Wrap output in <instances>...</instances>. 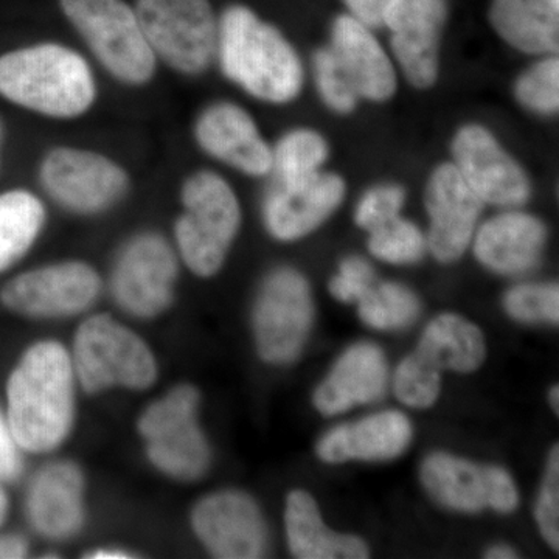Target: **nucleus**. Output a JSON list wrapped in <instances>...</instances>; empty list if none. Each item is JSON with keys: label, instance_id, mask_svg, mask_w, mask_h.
Instances as JSON below:
<instances>
[{"label": "nucleus", "instance_id": "f257e3e1", "mask_svg": "<svg viewBox=\"0 0 559 559\" xmlns=\"http://www.w3.org/2000/svg\"><path fill=\"white\" fill-rule=\"evenodd\" d=\"M79 388L70 349L60 341H38L22 353L7 382L5 407L22 450H60L75 428Z\"/></svg>", "mask_w": 559, "mask_h": 559}, {"label": "nucleus", "instance_id": "f03ea898", "mask_svg": "<svg viewBox=\"0 0 559 559\" xmlns=\"http://www.w3.org/2000/svg\"><path fill=\"white\" fill-rule=\"evenodd\" d=\"M215 62L224 79L266 105H289L304 91L299 51L280 28L240 3L221 14Z\"/></svg>", "mask_w": 559, "mask_h": 559}, {"label": "nucleus", "instance_id": "7ed1b4c3", "mask_svg": "<svg viewBox=\"0 0 559 559\" xmlns=\"http://www.w3.org/2000/svg\"><path fill=\"white\" fill-rule=\"evenodd\" d=\"M0 95L38 116L73 120L94 108L98 87L80 51L39 43L0 57Z\"/></svg>", "mask_w": 559, "mask_h": 559}, {"label": "nucleus", "instance_id": "20e7f679", "mask_svg": "<svg viewBox=\"0 0 559 559\" xmlns=\"http://www.w3.org/2000/svg\"><path fill=\"white\" fill-rule=\"evenodd\" d=\"M179 201L182 212L173 227V245L180 263L197 277H215L240 234V200L219 173L198 170L183 179Z\"/></svg>", "mask_w": 559, "mask_h": 559}, {"label": "nucleus", "instance_id": "39448f33", "mask_svg": "<svg viewBox=\"0 0 559 559\" xmlns=\"http://www.w3.org/2000/svg\"><path fill=\"white\" fill-rule=\"evenodd\" d=\"M76 381L91 395L112 389L145 392L159 378L148 342L108 312L81 320L70 348Z\"/></svg>", "mask_w": 559, "mask_h": 559}, {"label": "nucleus", "instance_id": "423d86ee", "mask_svg": "<svg viewBox=\"0 0 559 559\" xmlns=\"http://www.w3.org/2000/svg\"><path fill=\"white\" fill-rule=\"evenodd\" d=\"M201 392L179 382L151 401L138 418L146 460L167 479L197 481L212 465V448L200 423Z\"/></svg>", "mask_w": 559, "mask_h": 559}, {"label": "nucleus", "instance_id": "0eeeda50", "mask_svg": "<svg viewBox=\"0 0 559 559\" xmlns=\"http://www.w3.org/2000/svg\"><path fill=\"white\" fill-rule=\"evenodd\" d=\"M95 60L124 86L142 87L156 76L157 62L135 10L124 0H60Z\"/></svg>", "mask_w": 559, "mask_h": 559}, {"label": "nucleus", "instance_id": "6e6552de", "mask_svg": "<svg viewBox=\"0 0 559 559\" xmlns=\"http://www.w3.org/2000/svg\"><path fill=\"white\" fill-rule=\"evenodd\" d=\"M487 356L484 334L457 314H441L429 323L417 349L400 364L393 389L401 403L417 409L432 406L440 395L444 370L469 373Z\"/></svg>", "mask_w": 559, "mask_h": 559}, {"label": "nucleus", "instance_id": "1a4fd4ad", "mask_svg": "<svg viewBox=\"0 0 559 559\" xmlns=\"http://www.w3.org/2000/svg\"><path fill=\"white\" fill-rule=\"evenodd\" d=\"M134 10L157 62L183 76L212 68L219 20L209 0H138Z\"/></svg>", "mask_w": 559, "mask_h": 559}, {"label": "nucleus", "instance_id": "9d476101", "mask_svg": "<svg viewBox=\"0 0 559 559\" xmlns=\"http://www.w3.org/2000/svg\"><path fill=\"white\" fill-rule=\"evenodd\" d=\"M180 264L178 250L160 231H138L120 246L114 259L110 296L130 318H160L175 304Z\"/></svg>", "mask_w": 559, "mask_h": 559}, {"label": "nucleus", "instance_id": "9b49d317", "mask_svg": "<svg viewBox=\"0 0 559 559\" xmlns=\"http://www.w3.org/2000/svg\"><path fill=\"white\" fill-rule=\"evenodd\" d=\"M39 183L58 207L83 218L105 215L131 190L127 168L100 151L60 145L39 164Z\"/></svg>", "mask_w": 559, "mask_h": 559}, {"label": "nucleus", "instance_id": "f8f14e48", "mask_svg": "<svg viewBox=\"0 0 559 559\" xmlns=\"http://www.w3.org/2000/svg\"><path fill=\"white\" fill-rule=\"evenodd\" d=\"M314 319L310 283L294 267L271 271L253 305V336L260 358L274 366L300 355Z\"/></svg>", "mask_w": 559, "mask_h": 559}, {"label": "nucleus", "instance_id": "ddd939ff", "mask_svg": "<svg viewBox=\"0 0 559 559\" xmlns=\"http://www.w3.org/2000/svg\"><path fill=\"white\" fill-rule=\"evenodd\" d=\"M102 290V275L95 266L84 260H61L11 278L0 300L24 318L58 320L90 311Z\"/></svg>", "mask_w": 559, "mask_h": 559}, {"label": "nucleus", "instance_id": "4468645a", "mask_svg": "<svg viewBox=\"0 0 559 559\" xmlns=\"http://www.w3.org/2000/svg\"><path fill=\"white\" fill-rule=\"evenodd\" d=\"M452 164L485 204L520 209L532 198V179L520 160L480 123H466L451 140Z\"/></svg>", "mask_w": 559, "mask_h": 559}, {"label": "nucleus", "instance_id": "2eb2a0df", "mask_svg": "<svg viewBox=\"0 0 559 559\" xmlns=\"http://www.w3.org/2000/svg\"><path fill=\"white\" fill-rule=\"evenodd\" d=\"M448 0H390L382 27L390 33L393 61L415 90H430L440 75L441 33Z\"/></svg>", "mask_w": 559, "mask_h": 559}, {"label": "nucleus", "instance_id": "dca6fc26", "mask_svg": "<svg viewBox=\"0 0 559 559\" xmlns=\"http://www.w3.org/2000/svg\"><path fill=\"white\" fill-rule=\"evenodd\" d=\"M190 525L212 557L255 559L266 554L267 527L259 503L237 489H223L198 500Z\"/></svg>", "mask_w": 559, "mask_h": 559}, {"label": "nucleus", "instance_id": "f3484780", "mask_svg": "<svg viewBox=\"0 0 559 559\" xmlns=\"http://www.w3.org/2000/svg\"><path fill=\"white\" fill-rule=\"evenodd\" d=\"M421 480L437 502L463 513L492 509L507 514L520 506L516 485L498 466H480L439 452L423 463Z\"/></svg>", "mask_w": 559, "mask_h": 559}, {"label": "nucleus", "instance_id": "a211bd4d", "mask_svg": "<svg viewBox=\"0 0 559 559\" xmlns=\"http://www.w3.org/2000/svg\"><path fill=\"white\" fill-rule=\"evenodd\" d=\"M86 488V476L73 460H51L33 474L25 495V514L40 538L68 543L83 532Z\"/></svg>", "mask_w": 559, "mask_h": 559}, {"label": "nucleus", "instance_id": "6ab92c4d", "mask_svg": "<svg viewBox=\"0 0 559 559\" xmlns=\"http://www.w3.org/2000/svg\"><path fill=\"white\" fill-rule=\"evenodd\" d=\"M428 249L440 263H454L473 242L485 202L452 162L437 165L426 182Z\"/></svg>", "mask_w": 559, "mask_h": 559}, {"label": "nucleus", "instance_id": "aec40b11", "mask_svg": "<svg viewBox=\"0 0 559 559\" xmlns=\"http://www.w3.org/2000/svg\"><path fill=\"white\" fill-rule=\"evenodd\" d=\"M193 138L205 156L249 178H266L272 145L248 109L231 100L209 103L193 124Z\"/></svg>", "mask_w": 559, "mask_h": 559}, {"label": "nucleus", "instance_id": "412c9836", "mask_svg": "<svg viewBox=\"0 0 559 559\" xmlns=\"http://www.w3.org/2000/svg\"><path fill=\"white\" fill-rule=\"evenodd\" d=\"M345 194V179L333 171L323 170L297 182L272 180L261 201V218L274 240L299 241L341 207Z\"/></svg>", "mask_w": 559, "mask_h": 559}, {"label": "nucleus", "instance_id": "4be33fe9", "mask_svg": "<svg viewBox=\"0 0 559 559\" xmlns=\"http://www.w3.org/2000/svg\"><path fill=\"white\" fill-rule=\"evenodd\" d=\"M329 47L360 100L385 103L396 94L395 61L369 25L349 13L340 14L331 24Z\"/></svg>", "mask_w": 559, "mask_h": 559}, {"label": "nucleus", "instance_id": "5701e85b", "mask_svg": "<svg viewBox=\"0 0 559 559\" xmlns=\"http://www.w3.org/2000/svg\"><path fill=\"white\" fill-rule=\"evenodd\" d=\"M473 241L474 255L481 266L500 275H520L539 263L547 227L532 213L507 209L485 221Z\"/></svg>", "mask_w": 559, "mask_h": 559}, {"label": "nucleus", "instance_id": "b1692460", "mask_svg": "<svg viewBox=\"0 0 559 559\" xmlns=\"http://www.w3.org/2000/svg\"><path fill=\"white\" fill-rule=\"evenodd\" d=\"M388 384V364L377 345H353L337 360L314 393L316 409L326 417L381 399Z\"/></svg>", "mask_w": 559, "mask_h": 559}, {"label": "nucleus", "instance_id": "393cba45", "mask_svg": "<svg viewBox=\"0 0 559 559\" xmlns=\"http://www.w3.org/2000/svg\"><path fill=\"white\" fill-rule=\"evenodd\" d=\"M411 440L409 418L401 412L389 411L330 430L319 441L318 455L326 463L390 460L403 454Z\"/></svg>", "mask_w": 559, "mask_h": 559}, {"label": "nucleus", "instance_id": "a878e982", "mask_svg": "<svg viewBox=\"0 0 559 559\" xmlns=\"http://www.w3.org/2000/svg\"><path fill=\"white\" fill-rule=\"evenodd\" d=\"M488 20L499 38L521 53H558L559 5L550 0H491Z\"/></svg>", "mask_w": 559, "mask_h": 559}, {"label": "nucleus", "instance_id": "bb28decb", "mask_svg": "<svg viewBox=\"0 0 559 559\" xmlns=\"http://www.w3.org/2000/svg\"><path fill=\"white\" fill-rule=\"evenodd\" d=\"M286 536L290 554L300 559H364L369 547L362 539L326 528L318 503L307 491L296 489L286 499Z\"/></svg>", "mask_w": 559, "mask_h": 559}, {"label": "nucleus", "instance_id": "cd10ccee", "mask_svg": "<svg viewBox=\"0 0 559 559\" xmlns=\"http://www.w3.org/2000/svg\"><path fill=\"white\" fill-rule=\"evenodd\" d=\"M46 221V205L32 191L0 194V272L9 270L33 248Z\"/></svg>", "mask_w": 559, "mask_h": 559}, {"label": "nucleus", "instance_id": "c85d7f7f", "mask_svg": "<svg viewBox=\"0 0 559 559\" xmlns=\"http://www.w3.org/2000/svg\"><path fill=\"white\" fill-rule=\"evenodd\" d=\"M331 156L329 140L308 127L286 131L272 145L270 176L274 182H297L323 171Z\"/></svg>", "mask_w": 559, "mask_h": 559}, {"label": "nucleus", "instance_id": "c756f323", "mask_svg": "<svg viewBox=\"0 0 559 559\" xmlns=\"http://www.w3.org/2000/svg\"><path fill=\"white\" fill-rule=\"evenodd\" d=\"M358 304L360 319L374 330L406 329L419 314L418 297L400 283L373 285Z\"/></svg>", "mask_w": 559, "mask_h": 559}, {"label": "nucleus", "instance_id": "7c9ffc66", "mask_svg": "<svg viewBox=\"0 0 559 559\" xmlns=\"http://www.w3.org/2000/svg\"><path fill=\"white\" fill-rule=\"evenodd\" d=\"M514 98L536 116H557L559 109L558 55L540 57L514 81Z\"/></svg>", "mask_w": 559, "mask_h": 559}, {"label": "nucleus", "instance_id": "2f4dec72", "mask_svg": "<svg viewBox=\"0 0 559 559\" xmlns=\"http://www.w3.org/2000/svg\"><path fill=\"white\" fill-rule=\"evenodd\" d=\"M369 234L371 255L396 266L417 263L428 250V241L417 224L401 216Z\"/></svg>", "mask_w": 559, "mask_h": 559}, {"label": "nucleus", "instance_id": "473e14b6", "mask_svg": "<svg viewBox=\"0 0 559 559\" xmlns=\"http://www.w3.org/2000/svg\"><path fill=\"white\" fill-rule=\"evenodd\" d=\"M312 80L323 105L337 114L349 116L358 109L360 98L330 47H320L311 58Z\"/></svg>", "mask_w": 559, "mask_h": 559}, {"label": "nucleus", "instance_id": "72a5a7b5", "mask_svg": "<svg viewBox=\"0 0 559 559\" xmlns=\"http://www.w3.org/2000/svg\"><path fill=\"white\" fill-rule=\"evenodd\" d=\"M506 310L521 322H559L558 283H524L507 293Z\"/></svg>", "mask_w": 559, "mask_h": 559}, {"label": "nucleus", "instance_id": "f704fd0d", "mask_svg": "<svg viewBox=\"0 0 559 559\" xmlns=\"http://www.w3.org/2000/svg\"><path fill=\"white\" fill-rule=\"evenodd\" d=\"M406 189L396 182H381L364 191L355 209L359 229L371 231L399 218L406 204Z\"/></svg>", "mask_w": 559, "mask_h": 559}, {"label": "nucleus", "instance_id": "c9c22d12", "mask_svg": "<svg viewBox=\"0 0 559 559\" xmlns=\"http://www.w3.org/2000/svg\"><path fill=\"white\" fill-rule=\"evenodd\" d=\"M536 522H538L544 539L551 549H559V448L550 452L547 463L546 479L538 502H536Z\"/></svg>", "mask_w": 559, "mask_h": 559}, {"label": "nucleus", "instance_id": "e433bc0d", "mask_svg": "<svg viewBox=\"0 0 559 559\" xmlns=\"http://www.w3.org/2000/svg\"><path fill=\"white\" fill-rule=\"evenodd\" d=\"M374 271L369 261L360 257H347L340 272L331 278L330 293L344 304H355L373 286Z\"/></svg>", "mask_w": 559, "mask_h": 559}, {"label": "nucleus", "instance_id": "4c0bfd02", "mask_svg": "<svg viewBox=\"0 0 559 559\" xmlns=\"http://www.w3.org/2000/svg\"><path fill=\"white\" fill-rule=\"evenodd\" d=\"M24 452L11 430L5 411L0 407V485L20 479L24 473Z\"/></svg>", "mask_w": 559, "mask_h": 559}, {"label": "nucleus", "instance_id": "58836bf2", "mask_svg": "<svg viewBox=\"0 0 559 559\" xmlns=\"http://www.w3.org/2000/svg\"><path fill=\"white\" fill-rule=\"evenodd\" d=\"M390 0H344L349 14L369 25L370 28L382 27V16Z\"/></svg>", "mask_w": 559, "mask_h": 559}, {"label": "nucleus", "instance_id": "ea45409f", "mask_svg": "<svg viewBox=\"0 0 559 559\" xmlns=\"http://www.w3.org/2000/svg\"><path fill=\"white\" fill-rule=\"evenodd\" d=\"M31 554V544L17 533L0 535V559L27 558Z\"/></svg>", "mask_w": 559, "mask_h": 559}, {"label": "nucleus", "instance_id": "a19ab883", "mask_svg": "<svg viewBox=\"0 0 559 559\" xmlns=\"http://www.w3.org/2000/svg\"><path fill=\"white\" fill-rule=\"evenodd\" d=\"M86 558L90 559H132L138 555L120 547H98V549L87 551Z\"/></svg>", "mask_w": 559, "mask_h": 559}, {"label": "nucleus", "instance_id": "79ce46f5", "mask_svg": "<svg viewBox=\"0 0 559 559\" xmlns=\"http://www.w3.org/2000/svg\"><path fill=\"white\" fill-rule=\"evenodd\" d=\"M487 558L492 559H513L518 558L516 551L507 546H496L488 550Z\"/></svg>", "mask_w": 559, "mask_h": 559}, {"label": "nucleus", "instance_id": "37998d69", "mask_svg": "<svg viewBox=\"0 0 559 559\" xmlns=\"http://www.w3.org/2000/svg\"><path fill=\"white\" fill-rule=\"evenodd\" d=\"M9 496H7L5 489H3V485H0V525L5 522L7 514H9Z\"/></svg>", "mask_w": 559, "mask_h": 559}, {"label": "nucleus", "instance_id": "c03bdc74", "mask_svg": "<svg viewBox=\"0 0 559 559\" xmlns=\"http://www.w3.org/2000/svg\"><path fill=\"white\" fill-rule=\"evenodd\" d=\"M550 403L554 411L559 412V389L558 385H555L554 389L550 390Z\"/></svg>", "mask_w": 559, "mask_h": 559}, {"label": "nucleus", "instance_id": "a18cd8bd", "mask_svg": "<svg viewBox=\"0 0 559 559\" xmlns=\"http://www.w3.org/2000/svg\"><path fill=\"white\" fill-rule=\"evenodd\" d=\"M550 2H554L555 5H559V0H550Z\"/></svg>", "mask_w": 559, "mask_h": 559}, {"label": "nucleus", "instance_id": "49530a36", "mask_svg": "<svg viewBox=\"0 0 559 559\" xmlns=\"http://www.w3.org/2000/svg\"><path fill=\"white\" fill-rule=\"evenodd\" d=\"M0 139H2V128H0Z\"/></svg>", "mask_w": 559, "mask_h": 559}]
</instances>
